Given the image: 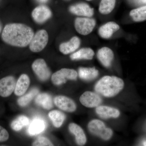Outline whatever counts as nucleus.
Instances as JSON below:
<instances>
[{
    "mask_svg": "<svg viewBox=\"0 0 146 146\" xmlns=\"http://www.w3.org/2000/svg\"><path fill=\"white\" fill-rule=\"evenodd\" d=\"M34 35L32 29L26 25L11 23L5 26L1 36L3 41L7 44L23 48L29 44Z\"/></svg>",
    "mask_w": 146,
    "mask_h": 146,
    "instance_id": "1",
    "label": "nucleus"
},
{
    "mask_svg": "<svg viewBox=\"0 0 146 146\" xmlns=\"http://www.w3.org/2000/svg\"><path fill=\"white\" fill-rule=\"evenodd\" d=\"M124 82L121 78L115 76H106L95 84V91L106 98H112L118 95L123 89Z\"/></svg>",
    "mask_w": 146,
    "mask_h": 146,
    "instance_id": "2",
    "label": "nucleus"
},
{
    "mask_svg": "<svg viewBox=\"0 0 146 146\" xmlns=\"http://www.w3.org/2000/svg\"><path fill=\"white\" fill-rule=\"evenodd\" d=\"M88 128L93 135L98 136L104 141H109L113 136V131L106 127L103 122L99 119H93L89 122Z\"/></svg>",
    "mask_w": 146,
    "mask_h": 146,
    "instance_id": "3",
    "label": "nucleus"
},
{
    "mask_svg": "<svg viewBox=\"0 0 146 146\" xmlns=\"http://www.w3.org/2000/svg\"><path fill=\"white\" fill-rule=\"evenodd\" d=\"M78 74L75 70L68 68H63L54 73L51 80L55 85H60L65 83L67 80H76Z\"/></svg>",
    "mask_w": 146,
    "mask_h": 146,
    "instance_id": "4",
    "label": "nucleus"
},
{
    "mask_svg": "<svg viewBox=\"0 0 146 146\" xmlns=\"http://www.w3.org/2000/svg\"><path fill=\"white\" fill-rule=\"evenodd\" d=\"M96 25V21L94 18L84 17L77 18L74 21V27L76 31L82 35L90 34Z\"/></svg>",
    "mask_w": 146,
    "mask_h": 146,
    "instance_id": "5",
    "label": "nucleus"
},
{
    "mask_svg": "<svg viewBox=\"0 0 146 146\" xmlns=\"http://www.w3.org/2000/svg\"><path fill=\"white\" fill-rule=\"evenodd\" d=\"M48 41V33L45 30L39 31L34 35L29 44L30 49L33 52H38L45 48Z\"/></svg>",
    "mask_w": 146,
    "mask_h": 146,
    "instance_id": "6",
    "label": "nucleus"
},
{
    "mask_svg": "<svg viewBox=\"0 0 146 146\" xmlns=\"http://www.w3.org/2000/svg\"><path fill=\"white\" fill-rule=\"evenodd\" d=\"M80 101L85 107L93 108L98 107L101 104L103 100L102 97L98 93L87 91L80 96Z\"/></svg>",
    "mask_w": 146,
    "mask_h": 146,
    "instance_id": "7",
    "label": "nucleus"
},
{
    "mask_svg": "<svg viewBox=\"0 0 146 146\" xmlns=\"http://www.w3.org/2000/svg\"><path fill=\"white\" fill-rule=\"evenodd\" d=\"M32 68L37 77L41 81H46L49 78L51 74L50 71L44 59L39 58L35 60L32 65Z\"/></svg>",
    "mask_w": 146,
    "mask_h": 146,
    "instance_id": "8",
    "label": "nucleus"
},
{
    "mask_svg": "<svg viewBox=\"0 0 146 146\" xmlns=\"http://www.w3.org/2000/svg\"><path fill=\"white\" fill-rule=\"evenodd\" d=\"M16 80L13 76H7L0 80V96L6 98L14 91Z\"/></svg>",
    "mask_w": 146,
    "mask_h": 146,
    "instance_id": "9",
    "label": "nucleus"
},
{
    "mask_svg": "<svg viewBox=\"0 0 146 146\" xmlns=\"http://www.w3.org/2000/svg\"><path fill=\"white\" fill-rule=\"evenodd\" d=\"M54 102L58 108L65 112H73L76 110L75 102L72 100L65 96H57L54 98Z\"/></svg>",
    "mask_w": 146,
    "mask_h": 146,
    "instance_id": "10",
    "label": "nucleus"
},
{
    "mask_svg": "<svg viewBox=\"0 0 146 146\" xmlns=\"http://www.w3.org/2000/svg\"><path fill=\"white\" fill-rule=\"evenodd\" d=\"M52 15L51 11L46 5L38 6L34 9L32 13L33 20L36 23H43L49 19Z\"/></svg>",
    "mask_w": 146,
    "mask_h": 146,
    "instance_id": "11",
    "label": "nucleus"
},
{
    "mask_svg": "<svg viewBox=\"0 0 146 146\" xmlns=\"http://www.w3.org/2000/svg\"><path fill=\"white\" fill-rule=\"evenodd\" d=\"M69 11L76 16L91 18L94 16V8L86 3H80L72 5L69 7Z\"/></svg>",
    "mask_w": 146,
    "mask_h": 146,
    "instance_id": "12",
    "label": "nucleus"
},
{
    "mask_svg": "<svg viewBox=\"0 0 146 146\" xmlns=\"http://www.w3.org/2000/svg\"><path fill=\"white\" fill-rule=\"evenodd\" d=\"M97 56L104 67L108 68L112 65L114 58V54L112 50L108 47H103L98 50Z\"/></svg>",
    "mask_w": 146,
    "mask_h": 146,
    "instance_id": "13",
    "label": "nucleus"
},
{
    "mask_svg": "<svg viewBox=\"0 0 146 146\" xmlns=\"http://www.w3.org/2000/svg\"><path fill=\"white\" fill-rule=\"evenodd\" d=\"M119 29L120 26L118 24L110 21L100 27L98 29L99 35L102 38L108 39Z\"/></svg>",
    "mask_w": 146,
    "mask_h": 146,
    "instance_id": "14",
    "label": "nucleus"
},
{
    "mask_svg": "<svg viewBox=\"0 0 146 146\" xmlns=\"http://www.w3.org/2000/svg\"><path fill=\"white\" fill-rule=\"evenodd\" d=\"M81 44L80 39L77 36H74L68 42H64L59 46V50L64 54L72 53L79 48Z\"/></svg>",
    "mask_w": 146,
    "mask_h": 146,
    "instance_id": "15",
    "label": "nucleus"
},
{
    "mask_svg": "<svg viewBox=\"0 0 146 146\" xmlns=\"http://www.w3.org/2000/svg\"><path fill=\"white\" fill-rule=\"evenodd\" d=\"M96 111L97 115L103 119L117 118L119 117L120 115V112L119 110L106 106H99L96 107Z\"/></svg>",
    "mask_w": 146,
    "mask_h": 146,
    "instance_id": "16",
    "label": "nucleus"
},
{
    "mask_svg": "<svg viewBox=\"0 0 146 146\" xmlns=\"http://www.w3.org/2000/svg\"><path fill=\"white\" fill-rule=\"evenodd\" d=\"M70 132L74 135L76 143L79 146H83L86 144L87 139L84 131L78 125L71 123L69 125Z\"/></svg>",
    "mask_w": 146,
    "mask_h": 146,
    "instance_id": "17",
    "label": "nucleus"
},
{
    "mask_svg": "<svg viewBox=\"0 0 146 146\" xmlns=\"http://www.w3.org/2000/svg\"><path fill=\"white\" fill-rule=\"evenodd\" d=\"M46 127V124L44 120L41 118H35L30 124L27 132L31 136L37 135L44 131Z\"/></svg>",
    "mask_w": 146,
    "mask_h": 146,
    "instance_id": "18",
    "label": "nucleus"
},
{
    "mask_svg": "<svg viewBox=\"0 0 146 146\" xmlns=\"http://www.w3.org/2000/svg\"><path fill=\"white\" fill-rule=\"evenodd\" d=\"M30 80L27 75L23 74L20 76L16 82L14 94L18 96H21L25 94L29 86Z\"/></svg>",
    "mask_w": 146,
    "mask_h": 146,
    "instance_id": "19",
    "label": "nucleus"
},
{
    "mask_svg": "<svg viewBox=\"0 0 146 146\" xmlns=\"http://www.w3.org/2000/svg\"><path fill=\"white\" fill-rule=\"evenodd\" d=\"M99 71L95 67L79 68L78 74L80 78L85 81H91L98 77Z\"/></svg>",
    "mask_w": 146,
    "mask_h": 146,
    "instance_id": "20",
    "label": "nucleus"
},
{
    "mask_svg": "<svg viewBox=\"0 0 146 146\" xmlns=\"http://www.w3.org/2000/svg\"><path fill=\"white\" fill-rule=\"evenodd\" d=\"M95 54L94 51L89 48H84L80 49L70 55L71 60H87L93 59Z\"/></svg>",
    "mask_w": 146,
    "mask_h": 146,
    "instance_id": "21",
    "label": "nucleus"
},
{
    "mask_svg": "<svg viewBox=\"0 0 146 146\" xmlns=\"http://www.w3.org/2000/svg\"><path fill=\"white\" fill-rule=\"evenodd\" d=\"M35 102L36 104L45 109L50 110L53 107L52 98L46 93H42L37 95L35 98Z\"/></svg>",
    "mask_w": 146,
    "mask_h": 146,
    "instance_id": "22",
    "label": "nucleus"
},
{
    "mask_svg": "<svg viewBox=\"0 0 146 146\" xmlns=\"http://www.w3.org/2000/svg\"><path fill=\"white\" fill-rule=\"evenodd\" d=\"M48 117L55 127H60L66 119V116L59 110H53L49 113Z\"/></svg>",
    "mask_w": 146,
    "mask_h": 146,
    "instance_id": "23",
    "label": "nucleus"
},
{
    "mask_svg": "<svg viewBox=\"0 0 146 146\" xmlns=\"http://www.w3.org/2000/svg\"><path fill=\"white\" fill-rule=\"evenodd\" d=\"M129 15L133 21L142 22L146 20V6L131 11Z\"/></svg>",
    "mask_w": 146,
    "mask_h": 146,
    "instance_id": "24",
    "label": "nucleus"
},
{
    "mask_svg": "<svg viewBox=\"0 0 146 146\" xmlns=\"http://www.w3.org/2000/svg\"><path fill=\"white\" fill-rule=\"evenodd\" d=\"M116 0H101L99 7V11L103 15H107L115 8Z\"/></svg>",
    "mask_w": 146,
    "mask_h": 146,
    "instance_id": "25",
    "label": "nucleus"
},
{
    "mask_svg": "<svg viewBox=\"0 0 146 146\" xmlns=\"http://www.w3.org/2000/svg\"><path fill=\"white\" fill-rule=\"evenodd\" d=\"M39 92V90L36 88L31 89L27 94L18 99L17 100L18 104L21 107L27 106L34 97L38 94Z\"/></svg>",
    "mask_w": 146,
    "mask_h": 146,
    "instance_id": "26",
    "label": "nucleus"
},
{
    "mask_svg": "<svg viewBox=\"0 0 146 146\" xmlns=\"http://www.w3.org/2000/svg\"><path fill=\"white\" fill-rule=\"evenodd\" d=\"M29 120L27 117L24 115H21L12 121L11 127L13 130L19 131L24 127L28 125Z\"/></svg>",
    "mask_w": 146,
    "mask_h": 146,
    "instance_id": "27",
    "label": "nucleus"
},
{
    "mask_svg": "<svg viewBox=\"0 0 146 146\" xmlns=\"http://www.w3.org/2000/svg\"><path fill=\"white\" fill-rule=\"evenodd\" d=\"M32 146H54L52 143L50 141L49 139L44 136H41L36 139L33 143Z\"/></svg>",
    "mask_w": 146,
    "mask_h": 146,
    "instance_id": "28",
    "label": "nucleus"
},
{
    "mask_svg": "<svg viewBox=\"0 0 146 146\" xmlns=\"http://www.w3.org/2000/svg\"><path fill=\"white\" fill-rule=\"evenodd\" d=\"M9 138L8 131L4 128L0 126V142L7 141Z\"/></svg>",
    "mask_w": 146,
    "mask_h": 146,
    "instance_id": "29",
    "label": "nucleus"
},
{
    "mask_svg": "<svg viewBox=\"0 0 146 146\" xmlns=\"http://www.w3.org/2000/svg\"><path fill=\"white\" fill-rule=\"evenodd\" d=\"M143 145L144 146H146V141H144L143 142Z\"/></svg>",
    "mask_w": 146,
    "mask_h": 146,
    "instance_id": "30",
    "label": "nucleus"
},
{
    "mask_svg": "<svg viewBox=\"0 0 146 146\" xmlns=\"http://www.w3.org/2000/svg\"><path fill=\"white\" fill-rule=\"evenodd\" d=\"M39 1L42 2H45L47 1L48 0H39Z\"/></svg>",
    "mask_w": 146,
    "mask_h": 146,
    "instance_id": "31",
    "label": "nucleus"
},
{
    "mask_svg": "<svg viewBox=\"0 0 146 146\" xmlns=\"http://www.w3.org/2000/svg\"><path fill=\"white\" fill-rule=\"evenodd\" d=\"M1 30H2L1 24V23H0V33H1Z\"/></svg>",
    "mask_w": 146,
    "mask_h": 146,
    "instance_id": "32",
    "label": "nucleus"
},
{
    "mask_svg": "<svg viewBox=\"0 0 146 146\" xmlns=\"http://www.w3.org/2000/svg\"><path fill=\"white\" fill-rule=\"evenodd\" d=\"M145 130L146 131V124H145Z\"/></svg>",
    "mask_w": 146,
    "mask_h": 146,
    "instance_id": "33",
    "label": "nucleus"
},
{
    "mask_svg": "<svg viewBox=\"0 0 146 146\" xmlns=\"http://www.w3.org/2000/svg\"><path fill=\"white\" fill-rule=\"evenodd\" d=\"M86 1H92V0H86Z\"/></svg>",
    "mask_w": 146,
    "mask_h": 146,
    "instance_id": "34",
    "label": "nucleus"
}]
</instances>
